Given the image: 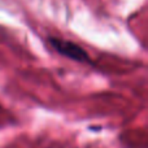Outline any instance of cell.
I'll return each instance as SVG.
<instances>
[{
	"label": "cell",
	"mask_w": 148,
	"mask_h": 148,
	"mask_svg": "<svg viewBox=\"0 0 148 148\" xmlns=\"http://www.w3.org/2000/svg\"><path fill=\"white\" fill-rule=\"evenodd\" d=\"M51 43L57 52L70 57V59L77 60V61H83V62L88 61L87 52H84L81 47L72 43V42L61 40V39H57V38H51Z\"/></svg>",
	"instance_id": "cell-1"
}]
</instances>
